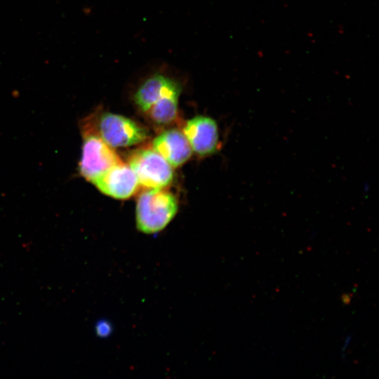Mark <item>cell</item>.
Instances as JSON below:
<instances>
[{
	"label": "cell",
	"mask_w": 379,
	"mask_h": 379,
	"mask_svg": "<svg viewBox=\"0 0 379 379\" xmlns=\"http://www.w3.org/2000/svg\"><path fill=\"white\" fill-rule=\"evenodd\" d=\"M112 327L110 324L105 321H98L95 326L96 334L100 337H107L110 334Z\"/></svg>",
	"instance_id": "obj_10"
},
{
	"label": "cell",
	"mask_w": 379,
	"mask_h": 379,
	"mask_svg": "<svg viewBox=\"0 0 379 379\" xmlns=\"http://www.w3.org/2000/svg\"><path fill=\"white\" fill-rule=\"evenodd\" d=\"M152 146L172 167L184 164L192 156V150L185 135L177 128L161 133L153 140Z\"/></svg>",
	"instance_id": "obj_7"
},
{
	"label": "cell",
	"mask_w": 379,
	"mask_h": 379,
	"mask_svg": "<svg viewBox=\"0 0 379 379\" xmlns=\"http://www.w3.org/2000/svg\"><path fill=\"white\" fill-rule=\"evenodd\" d=\"M178 211L175 196L165 188H147L138 197L135 221L138 230L145 234L164 230Z\"/></svg>",
	"instance_id": "obj_2"
},
{
	"label": "cell",
	"mask_w": 379,
	"mask_h": 379,
	"mask_svg": "<svg viewBox=\"0 0 379 379\" xmlns=\"http://www.w3.org/2000/svg\"><path fill=\"white\" fill-rule=\"evenodd\" d=\"M82 136L79 172L84 178L92 182L109 168L122 161L114 148L97 135L84 134Z\"/></svg>",
	"instance_id": "obj_4"
},
{
	"label": "cell",
	"mask_w": 379,
	"mask_h": 379,
	"mask_svg": "<svg viewBox=\"0 0 379 379\" xmlns=\"http://www.w3.org/2000/svg\"><path fill=\"white\" fill-rule=\"evenodd\" d=\"M181 84L173 88L156 101L145 114L154 124L164 126L175 121L178 113Z\"/></svg>",
	"instance_id": "obj_9"
},
{
	"label": "cell",
	"mask_w": 379,
	"mask_h": 379,
	"mask_svg": "<svg viewBox=\"0 0 379 379\" xmlns=\"http://www.w3.org/2000/svg\"><path fill=\"white\" fill-rule=\"evenodd\" d=\"M128 164L145 188H165L174 178L173 167L152 148H140L131 152Z\"/></svg>",
	"instance_id": "obj_3"
},
{
	"label": "cell",
	"mask_w": 379,
	"mask_h": 379,
	"mask_svg": "<svg viewBox=\"0 0 379 379\" xmlns=\"http://www.w3.org/2000/svg\"><path fill=\"white\" fill-rule=\"evenodd\" d=\"M192 150L200 157L215 153L220 146L216 121L206 116H196L185 123L183 131Z\"/></svg>",
	"instance_id": "obj_5"
},
{
	"label": "cell",
	"mask_w": 379,
	"mask_h": 379,
	"mask_svg": "<svg viewBox=\"0 0 379 379\" xmlns=\"http://www.w3.org/2000/svg\"><path fill=\"white\" fill-rule=\"evenodd\" d=\"M352 336H353V334L347 335L346 338H345L344 342L343 343L340 353H341V357L343 360L345 359L347 349L352 339Z\"/></svg>",
	"instance_id": "obj_11"
},
{
	"label": "cell",
	"mask_w": 379,
	"mask_h": 379,
	"mask_svg": "<svg viewBox=\"0 0 379 379\" xmlns=\"http://www.w3.org/2000/svg\"><path fill=\"white\" fill-rule=\"evenodd\" d=\"M180 84L175 79L161 72H156L138 86L133 95L134 102L145 114L163 95Z\"/></svg>",
	"instance_id": "obj_8"
},
{
	"label": "cell",
	"mask_w": 379,
	"mask_h": 379,
	"mask_svg": "<svg viewBox=\"0 0 379 379\" xmlns=\"http://www.w3.org/2000/svg\"><path fill=\"white\" fill-rule=\"evenodd\" d=\"M91 183L102 193L118 199L130 198L140 187L136 175L123 161L109 168Z\"/></svg>",
	"instance_id": "obj_6"
},
{
	"label": "cell",
	"mask_w": 379,
	"mask_h": 379,
	"mask_svg": "<svg viewBox=\"0 0 379 379\" xmlns=\"http://www.w3.org/2000/svg\"><path fill=\"white\" fill-rule=\"evenodd\" d=\"M80 127L82 135H95L113 148L135 145L148 137L147 130L140 124L107 112L90 114L81 121Z\"/></svg>",
	"instance_id": "obj_1"
},
{
	"label": "cell",
	"mask_w": 379,
	"mask_h": 379,
	"mask_svg": "<svg viewBox=\"0 0 379 379\" xmlns=\"http://www.w3.org/2000/svg\"><path fill=\"white\" fill-rule=\"evenodd\" d=\"M352 296L351 293H343L340 297L341 302L345 305H349L351 302Z\"/></svg>",
	"instance_id": "obj_12"
}]
</instances>
